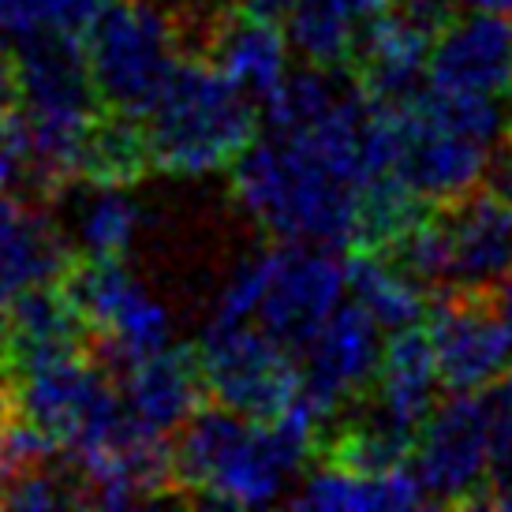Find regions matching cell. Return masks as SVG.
Instances as JSON below:
<instances>
[{
  "label": "cell",
  "mask_w": 512,
  "mask_h": 512,
  "mask_svg": "<svg viewBox=\"0 0 512 512\" xmlns=\"http://www.w3.org/2000/svg\"><path fill=\"white\" fill-rule=\"evenodd\" d=\"M367 120L370 98L356 83L322 120L255 139L232 165L236 202L277 240L352 251L370 176Z\"/></svg>",
  "instance_id": "6da1fadb"
},
{
  "label": "cell",
  "mask_w": 512,
  "mask_h": 512,
  "mask_svg": "<svg viewBox=\"0 0 512 512\" xmlns=\"http://www.w3.org/2000/svg\"><path fill=\"white\" fill-rule=\"evenodd\" d=\"M143 124L157 172L206 176L240 161L258 139L262 109L210 57H184Z\"/></svg>",
  "instance_id": "7a4b0ae2"
},
{
  "label": "cell",
  "mask_w": 512,
  "mask_h": 512,
  "mask_svg": "<svg viewBox=\"0 0 512 512\" xmlns=\"http://www.w3.org/2000/svg\"><path fill=\"white\" fill-rule=\"evenodd\" d=\"M101 109L143 120L187 57L184 23L165 0H109L83 30Z\"/></svg>",
  "instance_id": "3957f363"
},
{
  "label": "cell",
  "mask_w": 512,
  "mask_h": 512,
  "mask_svg": "<svg viewBox=\"0 0 512 512\" xmlns=\"http://www.w3.org/2000/svg\"><path fill=\"white\" fill-rule=\"evenodd\" d=\"M199 359L210 400L243 419L281 415L303 385L296 352L251 322H210Z\"/></svg>",
  "instance_id": "277c9868"
},
{
  "label": "cell",
  "mask_w": 512,
  "mask_h": 512,
  "mask_svg": "<svg viewBox=\"0 0 512 512\" xmlns=\"http://www.w3.org/2000/svg\"><path fill=\"white\" fill-rule=\"evenodd\" d=\"M412 471L430 505L490 509V408L486 393H453L438 400L415 434Z\"/></svg>",
  "instance_id": "5b68a950"
},
{
  "label": "cell",
  "mask_w": 512,
  "mask_h": 512,
  "mask_svg": "<svg viewBox=\"0 0 512 512\" xmlns=\"http://www.w3.org/2000/svg\"><path fill=\"white\" fill-rule=\"evenodd\" d=\"M441 385L449 393H490L512 370V322L483 292H438L427 314Z\"/></svg>",
  "instance_id": "8992f818"
},
{
  "label": "cell",
  "mask_w": 512,
  "mask_h": 512,
  "mask_svg": "<svg viewBox=\"0 0 512 512\" xmlns=\"http://www.w3.org/2000/svg\"><path fill=\"white\" fill-rule=\"evenodd\" d=\"M344 288H348L344 262L329 247L281 240L273 247V273L255 322L270 337L299 352L326 326L329 314L341 307Z\"/></svg>",
  "instance_id": "52a82bcc"
},
{
  "label": "cell",
  "mask_w": 512,
  "mask_h": 512,
  "mask_svg": "<svg viewBox=\"0 0 512 512\" xmlns=\"http://www.w3.org/2000/svg\"><path fill=\"white\" fill-rule=\"evenodd\" d=\"M378 322L359 303H341L326 318V326L296 352L299 359V397L311 404L322 419L348 408L370 389L378 363H382V337Z\"/></svg>",
  "instance_id": "ba28073f"
},
{
  "label": "cell",
  "mask_w": 512,
  "mask_h": 512,
  "mask_svg": "<svg viewBox=\"0 0 512 512\" xmlns=\"http://www.w3.org/2000/svg\"><path fill=\"white\" fill-rule=\"evenodd\" d=\"M449 236V288L494 296L512 270V195L486 180L471 195L438 206Z\"/></svg>",
  "instance_id": "9c48e42d"
},
{
  "label": "cell",
  "mask_w": 512,
  "mask_h": 512,
  "mask_svg": "<svg viewBox=\"0 0 512 512\" xmlns=\"http://www.w3.org/2000/svg\"><path fill=\"white\" fill-rule=\"evenodd\" d=\"M490 150L494 146L427 120L415 109V101L404 105V146L397 157V172L430 206H449L471 195L475 187H483L494 169Z\"/></svg>",
  "instance_id": "30bf717a"
},
{
  "label": "cell",
  "mask_w": 512,
  "mask_h": 512,
  "mask_svg": "<svg viewBox=\"0 0 512 512\" xmlns=\"http://www.w3.org/2000/svg\"><path fill=\"white\" fill-rule=\"evenodd\" d=\"M427 83L464 94H501L512 83V23L501 12L453 15L430 49Z\"/></svg>",
  "instance_id": "8fae6325"
},
{
  "label": "cell",
  "mask_w": 512,
  "mask_h": 512,
  "mask_svg": "<svg viewBox=\"0 0 512 512\" xmlns=\"http://www.w3.org/2000/svg\"><path fill=\"white\" fill-rule=\"evenodd\" d=\"M116 385L128 412L157 434H176L210 400L199 348L191 344H180V348L165 344L154 356L131 363L116 378Z\"/></svg>",
  "instance_id": "7c38bea8"
},
{
  "label": "cell",
  "mask_w": 512,
  "mask_h": 512,
  "mask_svg": "<svg viewBox=\"0 0 512 512\" xmlns=\"http://www.w3.org/2000/svg\"><path fill=\"white\" fill-rule=\"evenodd\" d=\"M79 258L75 240L45 202L0 195V288L15 296L19 288L60 281Z\"/></svg>",
  "instance_id": "4fadbf2b"
},
{
  "label": "cell",
  "mask_w": 512,
  "mask_h": 512,
  "mask_svg": "<svg viewBox=\"0 0 512 512\" xmlns=\"http://www.w3.org/2000/svg\"><path fill=\"white\" fill-rule=\"evenodd\" d=\"M288 49L292 45H288L285 23L243 12L236 8V0H228V12L217 23L206 57L214 60L232 83H240L262 109V101L285 83Z\"/></svg>",
  "instance_id": "5bb4252c"
},
{
  "label": "cell",
  "mask_w": 512,
  "mask_h": 512,
  "mask_svg": "<svg viewBox=\"0 0 512 512\" xmlns=\"http://www.w3.org/2000/svg\"><path fill=\"white\" fill-rule=\"evenodd\" d=\"M438 359H434V344H430L427 326H408L397 329L382 348V363L370 382L367 397L393 415L400 427L419 434L427 423V415L438 408Z\"/></svg>",
  "instance_id": "9a60e30c"
},
{
  "label": "cell",
  "mask_w": 512,
  "mask_h": 512,
  "mask_svg": "<svg viewBox=\"0 0 512 512\" xmlns=\"http://www.w3.org/2000/svg\"><path fill=\"white\" fill-rule=\"evenodd\" d=\"M292 505L314 512H400L430 505V501L423 483L415 479L412 464L400 471H385V475H359V471L322 464L307 475Z\"/></svg>",
  "instance_id": "2e32d148"
},
{
  "label": "cell",
  "mask_w": 512,
  "mask_h": 512,
  "mask_svg": "<svg viewBox=\"0 0 512 512\" xmlns=\"http://www.w3.org/2000/svg\"><path fill=\"white\" fill-rule=\"evenodd\" d=\"M344 277L352 299L389 333L419 326L430 314L434 292L378 251H344Z\"/></svg>",
  "instance_id": "e0dca14e"
},
{
  "label": "cell",
  "mask_w": 512,
  "mask_h": 512,
  "mask_svg": "<svg viewBox=\"0 0 512 512\" xmlns=\"http://www.w3.org/2000/svg\"><path fill=\"white\" fill-rule=\"evenodd\" d=\"M154 169L139 116L101 109L83 150V187H131Z\"/></svg>",
  "instance_id": "ac0fdd59"
},
{
  "label": "cell",
  "mask_w": 512,
  "mask_h": 512,
  "mask_svg": "<svg viewBox=\"0 0 512 512\" xmlns=\"http://www.w3.org/2000/svg\"><path fill=\"white\" fill-rule=\"evenodd\" d=\"M288 45L318 68H352L363 30L348 15L333 12L322 0H292L285 12Z\"/></svg>",
  "instance_id": "d6986e66"
},
{
  "label": "cell",
  "mask_w": 512,
  "mask_h": 512,
  "mask_svg": "<svg viewBox=\"0 0 512 512\" xmlns=\"http://www.w3.org/2000/svg\"><path fill=\"white\" fill-rule=\"evenodd\" d=\"M139 228V206L128 187H90L75 217V247L86 258H124Z\"/></svg>",
  "instance_id": "ffe728a7"
},
{
  "label": "cell",
  "mask_w": 512,
  "mask_h": 512,
  "mask_svg": "<svg viewBox=\"0 0 512 512\" xmlns=\"http://www.w3.org/2000/svg\"><path fill=\"white\" fill-rule=\"evenodd\" d=\"M270 273H273V247H262V251L243 258L240 266L228 273L221 292H217L214 318L210 322H255L262 296H266V285H270Z\"/></svg>",
  "instance_id": "44dd1931"
},
{
  "label": "cell",
  "mask_w": 512,
  "mask_h": 512,
  "mask_svg": "<svg viewBox=\"0 0 512 512\" xmlns=\"http://www.w3.org/2000/svg\"><path fill=\"white\" fill-rule=\"evenodd\" d=\"M109 0H8V38H30L38 30H79Z\"/></svg>",
  "instance_id": "7402d4cb"
},
{
  "label": "cell",
  "mask_w": 512,
  "mask_h": 512,
  "mask_svg": "<svg viewBox=\"0 0 512 512\" xmlns=\"http://www.w3.org/2000/svg\"><path fill=\"white\" fill-rule=\"evenodd\" d=\"M0 195L34 199V135L23 105L0 113Z\"/></svg>",
  "instance_id": "603a6c76"
},
{
  "label": "cell",
  "mask_w": 512,
  "mask_h": 512,
  "mask_svg": "<svg viewBox=\"0 0 512 512\" xmlns=\"http://www.w3.org/2000/svg\"><path fill=\"white\" fill-rule=\"evenodd\" d=\"M490 408V464H494V486L512 483V385L501 382L486 393ZM490 486V494H494Z\"/></svg>",
  "instance_id": "cb8c5ba5"
},
{
  "label": "cell",
  "mask_w": 512,
  "mask_h": 512,
  "mask_svg": "<svg viewBox=\"0 0 512 512\" xmlns=\"http://www.w3.org/2000/svg\"><path fill=\"white\" fill-rule=\"evenodd\" d=\"M19 98V68H15V53L0 45V113L12 109Z\"/></svg>",
  "instance_id": "d4e9b609"
},
{
  "label": "cell",
  "mask_w": 512,
  "mask_h": 512,
  "mask_svg": "<svg viewBox=\"0 0 512 512\" xmlns=\"http://www.w3.org/2000/svg\"><path fill=\"white\" fill-rule=\"evenodd\" d=\"M490 184L512 195V135L501 143V154H494V169H490Z\"/></svg>",
  "instance_id": "484cf974"
},
{
  "label": "cell",
  "mask_w": 512,
  "mask_h": 512,
  "mask_svg": "<svg viewBox=\"0 0 512 512\" xmlns=\"http://www.w3.org/2000/svg\"><path fill=\"white\" fill-rule=\"evenodd\" d=\"M456 4L471 8V12H501V15L512 12V0H456Z\"/></svg>",
  "instance_id": "4316f807"
},
{
  "label": "cell",
  "mask_w": 512,
  "mask_h": 512,
  "mask_svg": "<svg viewBox=\"0 0 512 512\" xmlns=\"http://www.w3.org/2000/svg\"><path fill=\"white\" fill-rule=\"evenodd\" d=\"M494 303H498V311L512 322V270H509V277L498 285V292H494Z\"/></svg>",
  "instance_id": "83f0119b"
},
{
  "label": "cell",
  "mask_w": 512,
  "mask_h": 512,
  "mask_svg": "<svg viewBox=\"0 0 512 512\" xmlns=\"http://www.w3.org/2000/svg\"><path fill=\"white\" fill-rule=\"evenodd\" d=\"M8 292H4V288H0V363H8V359H4V344H8Z\"/></svg>",
  "instance_id": "f1b7e54d"
},
{
  "label": "cell",
  "mask_w": 512,
  "mask_h": 512,
  "mask_svg": "<svg viewBox=\"0 0 512 512\" xmlns=\"http://www.w3.org/2000/svg\"><path fill=\"white\" fill-rule=\"evenodd\" d=\"M490 509H512V483L494 486V494H490Z\"/></svg>",
  "instance_id": "f546056e"
},
{
  "label": "cell",
  "mask_w": 512,
  "mask_h": 512,
  "mask_svg": "<svg viewBox=\"0 0 512 512\" xmlns=\"http://www.w3.org/2000/svg\"><path fill=\"white\" fill-rule=\"evenodd\" d=\"M505 109H509V135H512V83H509V94H505Z\"/></svg>",
  "instance_id": "4dcf8cb0"
},
{
  "label": "cell",
  "mask_w": 512,
  "mask_h": 512,
  "mask_svg": "<svg viewBox=\"0 0 512 512\" xmlns=\"http://www.w3.org/2000/svg\"><path fill=\"white\" fill-rule=\"evenodd\" d=\"M505 382H509V385H512V370H509V378H505Z\"/></svg>",
  "instance_id": "1f68e13d"
}]
</instances>
